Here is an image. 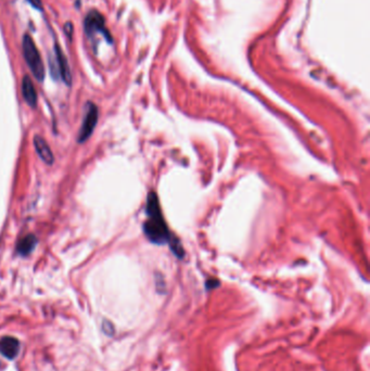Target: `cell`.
I'll return each instance as SVG.
<instances>
[{
	"mask_svg": "<svg viewBox=\"0 0 370 371\" xmlns=\"http://www.w3.org/2000/svg\"><path fill=\"white\" fill-rule=\"evenodd\" d=\"M98 118H99L98 106L92 102H88L82 123V127L80 132H78L77 141L80 142V144H84V142L91 136V134L94 132L98 123Z\"/></svg>",
	"mask_w": 370,
	"mask_h": 371,
	"instance_id": "obj_3",
	"label": "cell"
},
{
	"mask_svg": "<svg viewBox=\"0 0 370 371\" xmlns=\"http://www.w3.org/2000/svg\"><path fill=\"white\" fill-rule=\"evenodd\" d=\"M64 31H66V34H67V36H68L69 38H72V34H73V24H72V23H70V22H68V23L66 24V26H64Z\"/></svg>",
	"mask_w": 370,
	"mask_h": 371,
	"instance_id": "obj_11",
	"label": "cell"
},
{
	"mask_svg": "<svg viewBox=\"0 0 370 371\" xmlns=\"http://www.w3.org/2000/svg\"><path fill=\"white\" fill-rule=\"evenodd\" d=\"M22 95L25 100V102L31 106L32 109H35L37 105V91L35 89L34 83L32 82L31 77L25 75L22 80Z\"/></svg>",
	"mask_w": 370,
	"mask_h": 371,
	"instance_id": "obj_8",
	"label": "cell"
},
{
	"mask_svg": "<svg viewBox=\"0 0 370 371\" xmlns=\"http://www.w3.org/2000/svg\"><path fill=\"white\" fill-rule=\"evenodd\" d=\"M27 2L30 3V4L34 7L35 9L41 10V8H42V4H41L40 0H27Z\"/></svg>",
	"mask_w": 370,
	"mask_h": 371,
	"instance_id": "obj_12",
	"label": "cell"
},
{
	"mask_svg": "<svg viewBox=\"0 0 370 371\" xmlns=\"http://www.w3.org/2000/svg\"><path fill=\"white\" fill-rule=\"evenodd\" d=\"M37 244V238L34 234H27L19 241L18 243V253L22 256H26L34 251Z\"/></svg>",
	"mask_w": 370,
	"mask_h": 371,
	"instance_id": "obj_9",
	"label": "cell"
},
{
	"mask_svg": "<svg viewBox=\"0 0 370 371\" xmlns=\"http://www.w3.org/2000/svg\"><path fill=\"white\" fill-rule=\"evenodd\" d=\"M22 49L25 62L30 68L34 77L38 82H42L45 78V67L42 63L40 53L35 45L33 38L28 34H25L22 40Z\"/></svg>",
	"mask_w": 370,
	"mask_h": 371,
	"instance_id": "obj_2",
	"label": "cell"
},
{
	"mask_svg": "<svg viewBox=\"0 0 370 371\" xmlns=\"http://www.w3.org/2000/svg\"><path fill=\"white\" fill-rule=\"evenodd\" d=\"M33 144L41 161L46 163L47 165H52L54 162V155L51 151L50 147H49V145L47 144V141L41 136H39V135H35L34 139H33Z\"/></svg>",
	"mask_w": 370,
	"mask_h": 371,
	"instance_id": "obj_6",
	"label": "cell"
},
{
	"mask_svg": "<svg viewBox=\"0 0 370 371\" xmlns=\"http://www.w3.org/2000/svg\"><path fill=\"white\" fill-rule=\"evenodd\" d=\"M85 31L87 33V36H91L92 34L103 33V36L109 38V33L106 32L104 27V19L98 11H90L86 19H85Z\"/></svg>",
	"mask_w": 370,
	"mask_h": 371,
	"instance_id": "obj_4",
	"label": "cell"
},
{
	"mask_svg": "<svg viewBox=\"0 0 370 371\" xmlns=\"http://www.w3.org/2000/svg\"><path fill=\"white\" fill-rule=\"evenodd\" d=\"M20 352V342L13 337L0 339V354L8 359H14Z\"/></svg>",
	"mask_w": 370,
	"mask_h": 371,
	"instance_id": "obj_7",
	"label": "cell"
},
{
	"mask_svg": "<svg viewBox=\"0 0 370 371\" xmlns=\"http://www.w3.org/2000/svg\"><path fill=\"white\" fill-rule=\"evenodd\" d=\"M147 216L148 219L144 225V231L148 239L158 244H164L170 242L169 230L163 218L159 200L154 192H151L147 201Z\"/></svg>",
	"mask_w": 370,
	"mask_h": 371,
	"instance_id": "obj_1",
	"label": "cell"
},
{
	"mask_svg": "<svg viewBox=\"0 0 370 371\" xmlns=\"http://www.w3.org/2000/svg\"><path fill=\"white\" fill-rule=\"evenodd\" d=\"M102 329L103 332L108 335H112L114 333V327H113V325L110 322H108V320H104L102 323Z\"/></svg>",
	"mask_w": 370,
	"mask_h": 371,
	"instance_id": "obj_10",
	"label": "cell"
},
{
	"mask_svg": "<svg viewBox=\"0 0 370 371\" xmlns=\"http://www.w3.org/2000/svg\"><path fill=\"white\" fill-rule=\"evenodd\" d=\"M54 53H55L56 67H58L59 75L61 76L64 84L68 85V86H71V85H72V74H71L67 56L63 53L62 49L59 47V45L54 46Z\"/></svg>",
	"mask_w": 370,
	"mask_h": 371,
	"instance_id": "obj_5",
	"label": "cell"
}]
</instances>
